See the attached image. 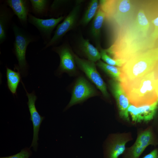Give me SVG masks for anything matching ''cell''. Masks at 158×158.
I'll use <instances>...</instances> for the list:
<instances>
[{
	"label": "cell",
	"instance_id": "obj_1",
	"mask_svg": "<svg viewBox=\"0 0 158 158\" xmlns=\"http://www.w3.org/2000/svg\"><path fill=\"white\" fill-rule=\"evenodd\" d=\"M155 42L150 36H145L140 31L135 20L121 27L114 43L105 50L111 58L124 63L136 55L154 48Z\"/></svg>",
	"mask_w": 158,
	"mask_h": 158
},
{
	"label": "cell",
	"instance_id": "obj_2",
	"mask_svg": "<svg viewBox=\"0 0 158 158\" xmlns=\"http://www.w3.org/2000/svg\"><path fill=\"white\" fill-rule=\"evenodd\" d=\"M158 62V47L130 59L121 67V85L133 82L153 71Z\"/></svg>",
	"mask_w": 158,
	"mask_h": 158
},
{
	"label": "cell",
	"instance_id": "obj_3",
	"mask_svg": "<svg viewBox=\"0 0 158 158\" xmlns=\"http://www.w3.org/2000/svg\"><path fill=\"white\" fill-rule=\"evenodd\" d=\"M157 84L152 71L133 82L121 85L130 104L138 107L151 104L157 101Z\"/></svg>",
	"mask_w": 158,
	"mask_h": 158
},
{
	"label": "cell",
	"instance_id": "obj_4",
	"mask_svg": "<svg viewBox=\"0 0 158 158\" xmlns=\"http://www.w3.org/2000/svg\"><path fill=\"white\" fill-rule=\"evenodd\" d=\"M11 27L14 36L12 51L16 57L18 64L14 65V69L19 71L21 76L28 74L29 65L26 59V54L28 45L39 41L40 35H34L21 28L13 21Z\"/></svg>",
	"mask_w": 158,
	"mask_h": 158
},
{
	"label": "cell",
	"instance_id": "obj_5",
	"mask_svg": "<svg viewBox=\"0 0 158 158\" xmlns=\"http://www.w3.org/2000/svg\"><path fill=\"white\" fill-rule=\"evenodd\" d=\"M99 7L106 18L113 20L121 27L126 24L133 9L132 1L128 0H100Z\"/></svg>",
	"mask_w": 158,
	"mask_h": 158
},
{
	"label": "cell",
	"instance_id": "obj_6",
	"mask_svg": "<svg viewBox=\"0 0 158 158\" xmlns=\"http://www.w3.org/2000/svg\"><path fill=\"white\" fill-rule=\"evenodd\" d=\"M83 1H76L74 6L68 15L65 17L63 21L58 25L50 41L42 48V50H45L50 47L54 46L57 44L67 32L74 28L78 19L81 4Z\"/></svg>",
	"mask_w": 158,
	"mask_h": 158
},
{
	"label": "cell",
	"instance_id": "obj_7",
	"mask_svg": "<svg viewBox=\"0 0 158 158\" xmlns=\"http://www.w3.org/2000/svg\"><path fill=\"white\" fill-rule=\"evenodd\" d=\"M76 65L85 74L88 78L96 86L106 97L109 95L106 83L97 71L95 63L81 59L75 55Z\"/></svg>",
	"mask_w": 158,
	"mask_h": 158
},
{
	"label": "cell",
	"instance_id": "obj_8",
	"mask_svg": "<svg viewBox=\"0 0 158 158\" xmlns=\"http://www.w3.org/2000/svg\"><path fill=\"white\" fill-rule=\"evenodd\" d=\"M65 18V16H61L58 18L44 19L37 18L30 13L28 16V21L38 30L43 44L45 46L51 39V35L53 30Z\"/></svg>",
	"mask_w": 158,
	"mask_h": 158
},
{
	"label": "cell",
	"instance_id": "obj_9",
	"mask_svg": "<svg viewBox=\"0 0 158 158\" xmlns=\"http://www.w3.org/2000/svg\"><path fill=\"white\" fill-rule=\"evenodd\" d=\"M96 94V90L92 85L85 78L80 77L75 84L67 108L95 96Z\"/></svg>",
	"mask_w": 158,
	"mask_h": 158
},
{
	"label": "cell",
	"instance_id": "obj_10",
	"mask_svg": "<svg viewBox=\"0 0 158 158\" xmlns=\"http://www.w3.org/2000/svg\"><path fill=\"white\" fill-rule=\"evenodd\" d=\"M109 84L111 91L116 102L120 117L129 121L128 109L130 104L121 82L112 79L109 80Z\"/></svg>",
	"mask_w": 158,
	"mask_h": 158
},
{
	"label": "cell",
	"instance_id": "obj_11",
	"mask_svg": "<svg viewBox=\"0 0 158 158\" xmlns=\"http://www.w3.org/2000/svg\"><path fill=\"white\" fill-rule=\"evenodd\" d=\"M22 84L26 92V95L28 98L27 102L30 114V120L32 122L33 127V135L32 144L30 148L33 147L35 151H37L38 146L37 141L39 140L38 133L40 125L44 117L41 116L37 110L35 106V102L37 97L34 91L31 93H29L25 89L24 85Z\"/></svg>",
	"mask_w": 158,
	"mask_h": 158
},
{
	"label": "cell",
	"instance_id": "obj_12",
	"mask_svg": "<svg viewBox=\"0 0 158 158\" xmlns=\"http://www.w3.org/2000/svg\"><path fill=\"white\" fill-rule=\"evenodd\" d=\"M52 50L57 53L59 56L60 61L58 71L60 73L64 72L71 73L76 71L75 55L72 52L67 44L64 43L59 46L53 47Z\"/></svg>",
	"mask_w": 158,
	"mask_h": 158
},
{
	"label": "cell",
	"instance_id": "obj_13",
	"mask_svg": "<svg viewBox=\"0 0 158 158\" xmlns=\"http://www.w3.org/2000/svg\"><path fill=\"white\" fill-rule=\"evenodd\" d=\"M158 107V101L151 104L138 107L130 104L128 111L133 121L135 123L147 122L153 119Z\"/></svg>",
	"mask_w": 158,
	"mask_h": 158
},
{
	"label": "cell",
	"instance_id": "obj_14",
	"mask_svg": "<svg viewBox=\"0 0 158 158\" xmlns=\"http://www.w3.org/2000/svg\"><path fill=\"white\" fill-rule=\"evenodd\" d=\"M3 1L17 16L23 28L26 29L28 26V16L32 12L30 0H5Z\"/></svg>",
	"mask_w": 158,
	"mask_h": 158
},
{
	"label": "cell",
	"instance_id": "obj_15",
	"mask_svg": "<svg viewBox=\"0 0 158 158\" xmlns=\"http://www.w3.org/2000/svg\"><path fill=\"white\" fill-rule=\"evenodd\" d=\"M2 2L0 4V45L7 39L8 30L15 15L11 9Z\"/></svg>",
	"mask_w": 158,
	"mask_h": 158
},
{
	"label": "cell",
	"instance_id": "obj_16",
	"mask_svg": "<svg viewBox=\"0 0 158 158\" xmlns=\"http://www.w3.org/2000/svg\"><path fill=\"white\" fill-rule=\"evenodd\" d=\"M128 138L123 135H117L111 142L105 152L106 158H118L125 152Z\"/></svg>",
	"mask_w": 158,
	"mask_h": 158
},
{
	"label": "cell",
	"instance_id": "obj_17",
	"mask_svg": "<svg viewBox=\"0 0 158 158\" xmlns=\"http://www.w3.org/2000/svg\"><path fill=\"white\" fill-rule=\"evenodd\" d=\"M79 46L88 60L95 63L100 60L101 56L99 51L90 42L89 40L81 36L79 39Z\"/></svg>",
	"mask_w": 158,
	"mask_h": 158
},
{
	"label": "cell",
	"instance_id": "obj_18",
	"mask_svg": "<svg viewBox=\"0 0 158 158\" xmlns=\"http://www.w3.org/2000/svg\"><path fill=\"white\" fill-rule=\"evenodd\" d=\"M105 18V13L99 7L92 20L90 29L91 35L98 47L99 46L101 30Z\"/></svg>",
	"mask_w": 158,
	"mask_h": 158
},
{
	"label": "cell",
	"instance_id": "obj_19",
	"mask_svg": "<svg viewBox=\"0 0 158 158\" xmlns=\"http://www.w3.org/2000/svg\"><path fill=\"white\" fill-rule=\"evenodd\" d=\"M32 6V13L36 17L40 18L49 16L51 1L30 0Z\"/></svg>",
	"mask_w": 158,
	"mask_h": 158
},
{
	"label": "cell",
	"instance_id": "obj_20",
	"mask_svg": "<svg viewBox=\"0 0 158 158\" xmlns=\"http://www.w3.org/2000/svg\"><path fill=\"white\" fill-rule=\"evenodd\" d=\"M6 68V76L7 86L8 89L14 95H17V90L20 82H21V75L19 71L12 70L7 66Z\"/></svg>",
	"mask_w": 158,
	"mask_h": 158
},
{
	"label": "cell",
	"instance_id": "obj_21",
	"mask_svg": "<svg viewBox=\"0 0 158 158\" xmlns=\"http://www.w3.org/2000/svg\"><path fill=\"white\" fill-rule=\"evenodd\" d=\"M96 65L111 77L112 79L120 82L121 67L109 65L100 60L97 62Z\"/></svg>",
	"mask_w": 158,
	"mask_h": 158
},
{
	"label": "cell",
	"instance_id": "obj_22",
	"mask_svg": "<svg viewBox=\"0 0 158 158\" xmlns=\"http://www.w3.org/2000/svg\"><path fill=\"white\" fill-rule=\"evenodd\" d=\"M99 1L92 0L89 2L80 21L83 25H87L94 18L98 9Z\"/></svg>",
	"mask_w": 158,
	"mask_h": 158
},
{
	"label": "cell",
	"instance_id": "obj_23",
	"mask_svg": "<svg viewBox=\"0 0 158 158\" xmlns=\"http://www.w3.org/2000/svg\"><path fill=\"white\" fill-rule=\"evenodd\" d=\"M154 138L152 131L150 129L139 133L134 144L141 146L145 149L149 145H153Z\"/></svg>",
	"mask_w": 158,
	"mask_h": 158
},
{
	"label": "cell",
	"instance_id": "obj_24",
	"mask_svg": "<svg viewBox=\"0 0 158 158\" xmlns=\"http://www.w3.org/2000/svg\"><path fill=\"white\" fill-rule=\"evenodd\" d=\"M135 21L140 31L145 35L148 36L150 23L143 9L139 10Z\"/></svg>",
	"mask_w": 158,
	"mask_h": 158
},
{
	"label": "cell",
	"instance_id": "obj_25",
	"mask_svg": "<svg viewBox=\"0 0 158 158\" xmlns=\"http://www.w3.org/2000/svg\"><path fill=\"white\" fill-rule=\"evenodd\" d=\"M99 52L101 58L107 64L121 67L124 64L121 61L115 59L111 58L107 53L105 49H100Z\"/></svg>",
	"mask_w": 158,
	"mask_h": 158
},
{
	"label": "cell",
	"instance_id": "obj_26",
	"mask_svg": "<svg viewBox=\"0 0 158 158\" xmlns=\"http://www.w3.org/2000/svg\"><path fill=\"white\" fill-rule=\"evenodd\" d=\"M32 154L30 148L25 147L16 154L8 157H1L0 158H28L31 156Z\"/></svg>",
	"mask_w": 158,
	"mask_h": 158
},
{
	"label": "cell",
	"instance_id": "obj_27",
	"mask_svg": "<svg viewBox=\"0 0 158 158\" xmlns=\"http://www.w3.org/2000/svg\"><path fill=\"white\" fill-rule=\"evenodd\" d=\"M154 25V30L150 36L152 39L156 42L158 39V16L152 21Z\"/></svg>",
	"mask_w": 158,
	"mask_h": 158
},
{
	"label": "cell",
	"instance_id": "obj_28",
	"mask_svg": "<svg viewBox=\"0 0 158 158\" xmlns=\"http://www.w3.org/2000/svg\"><path fill=\"white\" fill-rule=\"evenodd\" d=\"M142 158H158V150L157 149H154Z\"/></svg>",
	"mask_w": 158,
	"mask_h": 158
},
{
	"label": "cell",
	"instance_id": "obj_29",
	"mask_svg": "<svg viewBox=\"0 0 158 158\" xmlns=\"http://www.w3.org/2000/svg\"><path fill=\"white\" fill-rule=\"evenodd\" d=\"M153 71L155 78L158 79V62L155 67Z\"/></svg>",
	"mask_w": 158,
	"mask_h": 158
},
{
	"label": "cell",
	"instance_id": "obj_30",
	"mask_svg": "<svg viewBox=\"0 0 158 158\" xmlns=\"http://www.w3.org/2000/svg\"><path fill=\"white\" fill-rule=\"evenodd\" d=\"M157 101H158V92H157Z\"/></svg>",
	"mask_w": 158,
	"mask_h": 158
}]
</instances>
